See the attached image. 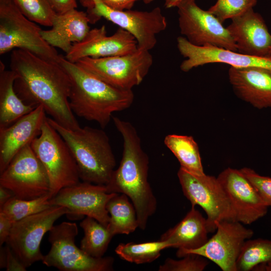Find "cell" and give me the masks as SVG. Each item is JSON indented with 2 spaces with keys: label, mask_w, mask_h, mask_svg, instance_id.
Here are the masks:
<instances>
[{
  "label": "cell",
  "mask_w": 271,
  "mask_h": 271,
  "mask_svg": "<svg viewBox=\"0 0 271 271\" xmlns=\"http://www.w3.org/2000/svg\"><path fill=\"white\" fill-rule=\"evenodd\" d=\"M13 223L3 213L0 212V246L6 243Z\"/></svg>",
  "instance_id": "obj_37"
},
{
  "label": "cell",
  "mask_w": 271,
  "mask_h": 271,
  "mask_svg": "<svg viewBox=\"0 0 271 271\" xmlns=\"http://www.w3.org/2000/svg\"><path fill=\"white\" fill-rule=\"evenodd\" d=\"M41 31L13 0H0V55L19 49L59 62L61 55L44 40Z\"/></svg>",
  "instance_id": "obj_5"
},
{
  "label": "cell",
  "mask_w": 271,
  "mask_h": 271,
  "mask_svg": "<svg viewBox=\"0 0 271 271\" xmlns=\"http://www.w3.org/2000/svg\"><path fill=\"white\" fill-rule=\"evenodd\" d=\"M170 247L164 240L137 243H120L116 247V253L122 259L136 264L150 263L158 258L163 249Z\"/></svg>",
  "instance_id": "obj_29"
},
{
  "label": "cell",
  "mask_w": 271,
  "mask_h": 271,
  "mask_svg": "<svg viewBox=\"0 0 271 271\" xmlns=\"http://www.w3.org/2000/svg\"><path fill=\"white\" fill-rule=\"evenodd\" d=\"M178 23L182 35L198 46H214L237 51L236 45L226 27L195 0H184L178 7Z\"/></svg>",
  "instance_id": "obj_13"
},
{
  "label": "cell",
  "mask_w": 271,
  "mask_h": 271,
  "mask_svg": "<svg viewBox=\"0 0 271 271\" xmlns=\"http://www.w3.org/2000/svg\"><path fill=\"white\" fill-rule=\"evenodd\" d=\"M47 119L69 149L76 163L80 179L95 184L106 185L115 170L116 160L106 132L89 126L71 129L52 118L47 117Z\"/></svg>",
  "instance_id": "obj_4"
},
{
  "label": "cell",
  "mask_w": 271,
  "mask_h": 271,
  "mask_svg": "<svg viewBox=\"0 0 271 271\" xmlns=\"http://www.w3.org/2000/svg\"><path fill=\"white\" fill-rule=\"evenodd\" d=\"M46 114L39 105L9 126L0 128V173L21 150L40 134Z\"/></svg>",
  "instance_id": "obj_20"
},
{
  "label": "cell",
  "mask_w": 271,
  "mask_h": 271,
  "mask_svg": "<svg viewBox=\"0 0 271 271\" xmlns=\"http://www.w3.org/2000/svg\"><path fill=\"white\" fill-rule=\"evenodd\" d=\"M87 13L71 9L63 14H56L51 29L41 31V35L48 44L58 48L66 54L73 44L83 41L90 29Z\"/></svg>",
  "instance_id": "obj_22"
},
{
  "label": "cell",
  "mask_w": 271,
  "mask_h": 271,
  "mask_svg": "<svg viewBox=\"0 0 271 271\" xmlns=\"http://www.w3.org/2000/svg\"><path fill=\"white\" fill-rule=\"evenodd\" d=\"M231 20L226 28L238 52L250 56L269 57L271 34L259 14L251 9Z\"/></svg>",
  "instance_id": "obj_19"
},
{
  "label": "cell",
  "mask_w": 271,
  "mask_h": 271,
  "mask_svg": "<svg viewBox=\"0 0 271 271\" xmlns=\"http://www.w3.org/2000/svg\"><path fill=\"white\" fill-rule=\"evenodd\" d=\"M31 146L47 173L51 198L62 188L80 182L74 158L64 140L47 118L40 134Z\"/></svg>",
  "instance_id": "obj_7"
},
{
  "label": "cell",
  "mask_w": 271,
  "mask_h": 271,
  "mask_svg": "<svg viewBox=\"0 0 271 271\" xmlns=\"http://www.w3.org/2000/svg\"><path fill=\"white\" fill-rule=\"evenodd\" d=\"M209 233L206 218L192 206L190 211L177 224L164 233L160 240L167 241L170 247L178 251L192 250L203 246Z\"/></svg>",
  "instance_id": "obj_23"
},
{
  "label": "cell",
  "mask_w": 271,
  "mask_h": 271,
  "mask_svg": "<svg viewBox=\"0 0 271 271\" xmlns=\"http://www.w3.org/2000/svg\"><path fill=\"white\" fill-rule=\"evenodd\" d=\"M271 263V240L247 239L243 243L236 261L237 271H250Z\"/></svg>",
  "instance_id": "obj_28"
},
{
  "label": "cell",
  "mask_w": 271,
  "mask_h": 271,
  "mask_svg": "<svg viewBox=\"0 0 271 271\" xmlns=\"http://www.w3.org/2000/svg\"><path fill=\"white\" fill-rule=\"evenodd\" d=\"M5 248L7 255L6 270L26 271L27 267L16 256L11 248L7 244H6Z\"/></svg>",
  "instance_id": "obj_35"
},
{
  "label": "cell",
  "mask_w": 271,
  "mask_h": 271,
  "mask_svg": "<svg viewBox=\"0 0 271 271\" xmlns=\"http://www.w3.org/2000/svg\"><path fill=\"white\" fill-rule=\"evenodd\" d=\"M109 8L117 11L131 10L135 3L139 0H101Z\"/></svg>",
  "instance_id": "obj_38"
},
{
  "label": "cell",
  "mask_w": 271,
  "mask_h": 271,
  "mask_svg": "<svg viewBox=\"0 0 271 271\" xmlns=\"http://www.w3.org/2000/svg\"><path fill=\"white\" fill-rule=\"evenodd\" d=\"M112 120L123 140L122 158L109 182L108 193H122L131 200L136 210L139 227L146 228L155 212L157 199L148 181L149 159L144 151L136 127L128 121L112 116Z\"/></svg>",
  "instance_id": "obj_2"
},
{
  "label": "cell",
  "mask_w": 271,
  "mask_h": 271,
  "mask_svg": "<svg viewBox=\"0 0 271 271\" xmlns=\"http://www.w3.org/2000/svg\"><path fill=\"white\" fill-rule=\"evenodd\" d=\"M179 260L167 258L159 271H202L208 265L207 258L193 253L187 254Z\"/></svg>",
  "instance_id": "obj_33"
},
{
  "label": "cell",
  "mask_w": 271,
  "mask_h": 271,
  "mask_svg": "<svg viewBox=\"0 0 271 271\" xmlns=\"http://www.w3.org/2000/svg\"><path fill=\"white\" fill-rule=\"evenodd\" d=\"M164 143L177 159L181 168L195 174H205L198 146L192 136L168 134Z\"/></svg>",
  "instance_id": "obj_26"
},
{
  "label": "cell",
  "mask_w": 271,
  "mask_h": 271,
  "mask_svg": "<svg viewBox=\"0 0 271 271\" xmlns=\"http://www.w3.org/2000/svg\"><path fill=\"white\" fill-rule=\"evenodd\" d=\"M79 225L84 233L80 248L92 257H103L114 235L107 226L90 217L86 216Z\"/></svg>",
  "instance_id": "obj_27"
},
{
  "label": "cell",
  "mask_w": 271,
  "mask_h": 271,
  "mask_svg": "<svg viewBox=\"0 0 271 271\" xmlns=\"http://www.w3.org/2000/svg\"><path fill=\"white\" fill-rule=\"evenodd\" d=\"M177 175L183 194L192 206L199 205L205 212L209 233L216 230L220 222L236 221L230 201L217 177L195 174L181 167Z\"/></svg>",
  "instance_id": "obj_10"
},
{
  "label": "cell",
  "mask_w": 271,
  "mask_h": 271,
  "mask_svg": "<svg viewBox=\"0 0 271 271\" xmlns=\"http://www.w3.org/2000/svg\"><path fill=\"white\" fill-rule=\"evenodd\" d=\"M240 170L254 187L264 204L271 207V178L260 175L249 168L244 167Z\"/></svg>",
  "instance_id": "obj_34"
},
{
  "label": "cell",
  "mask_w": 271,
  "mask_h": 271,
  "mask_svg": "<svg viewBox=\"0 0 271 271\" xmlns=\"http://www.w3.org/2000/svg\"><path fill=\"white\" fill-rule=\"evenodd\" d=\"M30 20L41 25L51 27L56 15L48 0H13Z\"/></svg>",
  "instance_id": "obj_31"
},
{
  "label": "cell",
  "mask_w": 271,
  "mask_h": 271,
  "mask_svg": "<svg viewBox=\"0 0 271 271\" xmlns=\"http://www.w3.org/2000/svg\"><path fill=\"white\" fill-rule=\"evenodd\" d=\"M184 0H164L166 8L177 7Z\"/></svg>",
  "instance_id": "obj_41"
},
{
  "label": "cell",
  "mask_w": 271,
  "mask_h": 271,
  "mask_svg": "<svg viewBox=\"0 0 271 271\" xmlns=\"http://www.w3.org/2000/svg\"><path fill=\"white\" fill-rule=\"evenodd\" d=\"M258 0H217L208 11L223 23L253 9Z\"/></svg>",
  "instance_id": "obj_32"
},
{
  "label": "cell",
  "mask_w": 271,
  "mask_h": 271,
  "mask_svg": "<svg viewBox=\"0 0 271 271\" xmlns=\"http://www.w3.org/2000/svg\"><path fill=\"white\" fill-rule=\"evenodd\" d=\"M254 232L242 223L234 220L219 222L216 232L201 247L192 250L176 252L182 258L189 253L201 255L217 265L223 271H237L236 261L245 240L250 239Z\"/></svg>",
  "instance_id": "obj_14"
},
{
  "label": "cell",
  "mask_w": 271,
  "mask_h": 271,
  "mask_svg": "<svg viewBox=\"0 0 271 271\" xmlns=\"http://www.w3.org/2000/svg\"><path fill=\"white\" fill-rule=\"evenodd\" d=\"M51 248L42 262L61 271H111L113 270L112 256L100 258L86 254L75 244L78 234L76 223L63 222L54 225L49 231Z\"/></svg>",
  "instance_id": "obj_8"
},
{
  "label": "cell",
  "mask_w": 271,
  "mask_h": 271,
  "mask_svg": "<svg viewBox=\"0 0 271 271\" xmlns=\"http://www.w3.org/2000/svg\"><path fill=\"white\" fill-rule=\"evenodd\" d=\"M0 185L20 199L32 200L49 194L47 173L31 145L21 150L1 173Z\"/></svg>",
  "instance_id": "obj_12"
},
{
  "label": "cell",
  "mask_w": 271,
  "mask_h": 271,
  "mask_svg": "<svg viewBox=\"0 0 271 271\" xmlns=\"http://www.w3.org/2000/svg\"><path fill=\"white\" fill-rule=\"evenodd\" d=\"M10 69L15 74V91L26 104L41 105L62 126H80L69 104L71 82L59 62L43 59L28 51L17 49L10 56Z\"/></svg>",
  "instance_id": "obj_1"
},
{
  "label": "cell",
  "mask_w": 271,
  "mask_h": 271,
  "mask_svg": "<svg viewBox=\"0 0 271 271\" xmlns=\"http://www.w3.org/2000/svg\"><path fill=\"white\" fill-rule=\"evenodd\" d=\"M153 63L150 51L138 48L128 54L99 58L86 57L76 63L113 87L132 90L142 83Z\"/></svg>",
  "instance_id": "obj_9"
},
{
  "label": "cell",
  "mask_w": 271,
  "mask_h": 271,
  "mask_svg": "<svg viewBox=\"0 0 271 271\" xmlns=\"http://www.w3.org/2000/svg\"><path fill=\"white\" fill-rule=\"evenodd\" d=\"M56 14H63L77 7V0H48Z\"/></svg>",
  "instance_id": "obj_36"
},
{
  "label": "cell",
  "mask_w": 271,
  "mask_h": 271,
  "mask_svg": "<svg viewBox=\"0 0 271 271\" xmlns=\"http://www.w3.org/2000/svg\"><path fill=\"white\" fill-rule=\"evenodd\" d=\"M16 77L14 72L6 70L1 61L0 128L9 126L36 108L24 103L16 93L14 87Z\"/></svg>",
  "instance_id": "obj_24"
},
{
  "label": "cell",
  "mask_w": 271,
  "mask_h": 271,
  "mask_svg": "<svg viewBox=\"0 0 271 271\" xmlns=\"http://www.w3.org/2000/svg\"><path fill=\"white\" fill-rule=\"evenodd\" d=\"M138 48L137 41L129 32L119 28L113 35L107 36L103 25L90 30L83 41L73 44L65 58L76 63L86 57L99 58L126 55Z\"/></svg>",
  "instance_id": "obj_18"
},
{
  "label": "cell",
  "mask_w": 271,
  "mask_h": 271,
  "mask_svg": "<svg viewBox=\"0 0 271 271\" xmlns=\"http://www.w3.org/2000/svg\"><path fill=\"white\" fill-rule=\"evenodd\" d=\"M269 57H271V49H270V52H269Z\"/></svg>",
  "instance_id": "obj_44"
},
{
  "label": "cell",
  "mask_w": 271,
  "mask_h": 271,
  "mask_svg": "<svg viewBox=\"0 0 271 271\" xmlns=\"http://www.w3.org/2000/svg\"><path fill=\"white\" fill-rule=\"evenodd\" d=\"M14 196V195L11 190L0 185V208Z\"/></svg>",
  "instance_id": "obj_39"
},
{
  "label": "cell",
  "mask_w": 271,
  "mask_h": 271,
  "mask_svg": "<svg viewBox=\"0 0 271 271\" xmlns=\"http://www.w3.org/2000/svg\"><path fill=\"white\" fill-rule=\"evenodd\" d=\"M50 199L49 194L32 200L20 199L14 196L0 208V212L14 223L50 208L52 206Z\"/></svg>",
  "instance_id": "obj_30"
},
{
  "label": "cell",
  "mask_w": 271,
  "mask_h": 271,
  "mask_svg": "<svg viewBox=\"0 0 271 271\" xmlns=\"http://www.w3.org/2000/svg\"><path fill=\"white\" fill-rule=\"evenodd\" d=\"M228 78L239 98L259 109L271 107V71L256 67H230Z\"/></svg>",
  "instance_id": "obj_21"
},
{
  "label": "cell",
  "mask_w": 271,
  "mask_h": 271,
  "mask_svg": "<svg viewBox=\"0 0 271 271\" xmlns=\"http://www.w3.org/2000/svg\"><path fill=\"white\" fill-rule=\"evenodd\" d=\"M115 194L108 193L105 185L82 181L61 189L50 203L66 208L70 219L86 216L107 226L110 216L106 204Z\"/></svg>",
  "instance_id": "obj_15"
},
{
  "label": "cell",
  "mask_w": 271,
  "mask_h": 271,
  "mask_svg": "<svg viewBox=\"0 0 271 271\" xmlns=\"http://www.w3.org/2000/svg\"><path fill=\"white\" fill-rule=\"evenodd\" d=\"M265 265H271V263L268 264H265Z\"/></svg>",
  "instance_id": "obj_45"
},
{
  "label": "cell",
  "mask_w": 271,
  "mask_h": 271,
  "mask_svg": "<svg viewBox=\"0 0 271 271\" xmlns=\"http://www.w3.org/2000/svg\"><path fill=\"white\" fill-rule=\"evenodd\" d=\"M259 270L271 271V265H263L259 266L256 269Z\"/></svg>",
  "instance_id": "obj_42"
},
{
  "label": "cell",
  "mask_w": 271,
  "mask_h": 271,
  "mask_svg": "<svg viewBox=\"0 0 271 271\" xmlns=\"http://www.w3.org/2000/svg\"><path fill=\"white\" fill-rule=\"evenodd\" d=\"M59 63L70 80L69 104L75 115L95 121L103 128L114 112L132 105L134 97L132 90L113 87L61 55Z\"/></svg>",
  "instance_id": "obj_3"
},
{
  "label": "cell",
  "mask_w": 271,
  "mask_h": 271,
  "mask_svg": "<svg viewBox=\"0 0 271 271\" xmlns=\"http://www.w3.org/2000/svg\"><path fill=\"white\" fill-rule=\"evenodd\" d=\"M142 1H143V2L145 4H150V3H152L154 0H142Z\"/></svg>",
  "instance_id": "obj_43"
},
{
  "label": "cell",
  "mask_w": 271,
  "mask_h": 271,
  "mask_svg": "<svg viewBox=\"0 0 271 271\" xmlns=\"http://www.w3.org/2000/svg\"><path fill=\"white\" fill-rule=\"evenodd\" d=\"M7 255L5 247L1 246L0 249V268H6Z\"/></svg>",
  "instance_id": "obj_40"
},
{
  "label": "cell",
  "mask_w": 271,
  "mask_h": 271,
  "mask_svg": "<svg viewBox=\"0 0 271 271\" xmlns=\"http://www.w3.org/2000/svg\"><path fill=\"white\" fill-rule=\"evenodd\" d=\"M177 48L185 59L180 65L183 72L210 63H224L230 67H256L271 71V57L247 55L226 48L207 45L198 46L190 43L185 37L177 39Z\"/></svg>",
  "instance_id": "obj_16"
},
{
  "label": "cell",
  "mask_w": 271,
  "mask_h": 271,
  "mask_svg": "<svg viewBox=\"0 0 271 271\" xmlns=\"http://www.w3.org/2000/svg\"><path fill=\"white\" fill-rule=\"evenodd\" d=\"M67 213L66 208L53 205L14 222L6 244L27 268L42 261L44 255L40 244L44 235L58 218Z\"/></svg>",
  "instance_id": "obj_11"
},
{
  "label": "cell",
  "mask_w": 271,
  "mask_h": 271,
  "mask_svg": "<svg viewBox=\"0 0 271 271\" xmlns=\"http://www.w3.org/2000/svg\"><path fill=\"white\" fill-rule=\"evenodd\" d=\"M81 5L87 9L90 24H95L104 18L118 26L136 39L139 48L150 51L157 43V36L167 27L165 17L160 7L150 11L131 10H113L101 0H80Z\"/></svg>",
  "instance_id": "obj_6"
},
{
  "label": "cell",
  "mask_w": 271,
  "mask_h": 271,
  "mask_svg": "<svg viewBox=\"0 0 271 271\" xmlns=\"http://www.w3.org/2000/svg\"><path fill=\"white\" fill-rule=\"evenodd\" d=\"M106 209L110 216L107 227L114 236L129 234L139 227L136 210L125 194L115 193L108 201Z\"/></svg>",
  "instance_id": "obj_25"
},
{
  "label": "cell",
  "mask_w": 271,
  "mask_h": 271,
  "mask_svg": "<svg viewBox=\"0 0 271 271\" xmlns=\"http://www.w3.org/2000/svg\"><path fill=\"white\" fill-rule=\"evenodd\" d=\"M217 178L230 201L236 221L250 224L266 214L268 207L240 169L227 168Z\"/></svg>",
  "instance_id": "obj_17"
}]
</instances>
